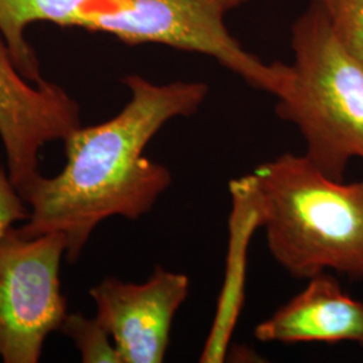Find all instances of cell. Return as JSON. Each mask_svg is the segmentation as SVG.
Here are the masks:
<instances>
[{"label": "cell", "instance_id": "12", "mask_svg": "<svg viewBox=\"0 0 363 363\" xmlns=\"http://www.w3.org/2000/svg\"><path fill=\"white\" fill-rule=\"evenodd\" d=\"M318 6L340 45L363 65V0H310Z\"/></svg>", "mask_w": 363, "mask_h": 363}, {"label": "cell", "instance_id": "13", "mask_svg": "<svg viewBox=\"0 0 363 363\" xmlns=\"http://www.w3.org/2000/svg\"><path fill=\"white\" fill-rule=\"evenodd\" d=\"M13 187L9 175L0 167V234L16 220H26L28 208Z\"/></svg>", "mask_w": 363, "mask_h": 363}, {"label": "cell", "instance_id": "11", "mask_svg": "<svg viewBox=\"0 0 363 363\" xmlns=\"http://www.w3.org/2000/svg\"><path fill=\"white\" fill-rule=\"evenodd\" d=\"M58 331L73 340L84 363H121L113 339L94 316L66 313Z\"/></svg>", "mask_w": 363, "mask_h": 363}, {"label": "cell", "instance_id": "6", "mask_svg": "<svg viewBox=\"0 0 363 363\" xmlns=\"http://www.w3.org/2000/svg\"><path fill=\"white\" fill-rule=\"evenodd\" d=\"M81 127L77 101L60 85L33 84L15 65L0 33V139L9 178L21 195L39 175V154Z\"/></svg>", "mask_w": 363, "mask_h": 363}, {"label": "cell", "instance_id": "3", "mask_svg": "<svg viewBox=\"0 0 363 363\" xmlns=\"http://www.w3.org/2000/svg\"><path fill=\"white\" fill-rule=\"evenodd\" d=\"M291 46L294 62L276 96V112L298 127L308 160L343 181L351 159H363V65L312 3L292 26Z\"/></svg>", "mask_w": 363, "mask_h": 363}, {"label": "cell", "instance_id": "9", "mask_svg": "<svg viewBox=\"0 0 363 363\" xmlns=\"http://www.w3.org/2000/svg\"><path fill=\"white\" fill-rule=\"evenodd\" d=\"M230 193L233 208L229 225L230 244L229 256L226 259V274L213 327L201 354V362L220 363L226 358L229 340L242 307L247 249L255 230L262 228L259 191L255 175L250 174L232 181Z\"/></svg>", "mask_w": 363, "mask_h": 363}, {"label": "cell", "instance_id": "5", "mask_svg": "<svg viewBox=\"0 0 363 363\" xmlns=\"http://www.w3.org/2000/svg\"><path fill=\"white\" fill-rule=\"evenodd\" d=\"M66 256L60 232L27 237L13 225L0 234V358L37 363L45 340L66 316L60 268Z\"/></svg>", "mask_w": 363, "mask_h": 363}, {"label": "cell", "instance_id": "4", "mask_svg": "<svg viewBox=\"0 0 363 363\" xmlns=\"http://www.w3.org/2000/svg\"><path fill=\"white\" fill-rule=\"evenodd\" d=\"M234 9L232 0H128L91 15L81 27L115 35L128 45L159 43L205 54L250 86L277 96L288 65L265 64L241 46L225 25V15Z\"/></svg>", "mask_w": 363, "mask_h": 363}, {"label": "cell", "instance_id": "2", "mask_svg": "<svg viewBox=\"0 0 363 363\" xmlns=\"http://www.w3.org/2000/svg\"><path fill=\"white\" fill-rule=\"evenodd\" d=\"M253 175L269 252L286 272L363 280V179H333L304 154L289 152Z\"/></svg>", "mask_w": 363, "mask_h": 363}, {"label": "cell", "instance_id": "8", "mask_svg": "<svg viewBox=\"0 0 363 363\" xmlns=\"http://www.w3.org/2000/svg\"><path fill=\"white\" fill-rule=\"evenodd\" d=\"M259 342L337 343L363 346V301L343 292L337 279L327 273L310 277V283L267 320L256 325Z\"/></svg>", "mask_w": 363, "mask_h": 363}, {"label": "cell", "instance_id": "1", "mask_svg": "<svg viewBox=\"0 0 363 363\" xmlns=\"http://www.w3.org/2000/svg\"><path fill=\"white\" fill-rule=\"evenodd\" d=\"M123 82L130 99L121 112L101 124L73 130L64 140V169L52 178L39 174L19 195L28 206L19 232L27 237L64 234L70 264L103 220H138L154 208L172 174L144 156V150L169 120L194 115L208 93L205 82L157 85L138 74Z\"/></svg>", "mask_w": 363, "mask_h": 363}, {"label": "cell", "instance_id": "10", "mask_svg": "<svg viewBox=\"0 0 363 363\" xmlns=\"http://www.w3.org/2000/svg\"><path fill=\"white\" fill-rule=\"evenodd\" d=\"M127 0H0V33L22 76L43 84L38 58L25 38V30L35 22L81 27L94 13L120 7Z\"/></svg>", "mask_w": 363, "mask_h": 363}, {"label": "cell", "instance_id": "7", "mask_svg": "<svg viewBox=\"0 0 363 363\" xmlns=\"http://www.w3.org/2000/svg\"><path fill=\"white\" fill-rule=\"evenodd\" d=\"M190 291L184 273L156 267L136 284L108 277L89 295L96 318L113 339L121 363H160L169 349L174 318Z\"/></svg>", "mask_w": 363, "mask_h": 363}, {"label": "cell", "instance_id": "14", "mask_svg": "<svg viewBox=\"0 0 363 363\" xmlns=\"http://www.w3.org/2000/svg\"><path fill=\"white\" fill-rule=\"evenodd\" d=\"M232 1H233L237 7H240V6H242L244 3H247V0H232Z\"/></svg>", "mask_w": 363, "mask_h": 363}]
</instances>
